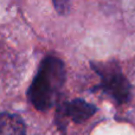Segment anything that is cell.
Here are the masks:
<instances>
[{
	"label": "cell",
	"instance_id": "3957f363",
	"mask_svg": "<svg viewBox=\"0 0 135 135\" xmlns=\"http://www.w3.org/2000/svg\"><path fill=\"white\" fill-rule=\"evenodd\" d=\"M62 113L63 115L74 120L76 123H83L96 113V107L84 100L76 98L74 101L64 103L62 105Z\"/></svg>",
	"mask_w": 135,
	"mask_h": 135
},
{
	"label": "cell",
	"instance_id": "6da1fadb",
	"mask_svg": "<svg viewBox=\"0 0 135 135\" xmlns=\"http://www.w3.org/2000/svg\"><path fill=\"white\" fill-rule=\"evenodd\" d=\"M65 82L64 63L55 56H46L42 61L27 97L38 110H49L55 104Z\"/></svg>",
	"mask_w": 135,
	"mask_h": 135
},
{
	"label": "cell",
	"instance_id": "277c9868",
	"mask_svg": "<svg viewBox=\"0 0 135 135\" xmlns=\"http://www.w3.org/2000/svg\"><path fill=\"white\" fill-rule=\"evenodd\" d=\"M25 123L14 114L0 113V135H25Z\"/></svg>",
	"mask_w": 135,
	"mask_h": 135
},
{
	"label": "cell",
	"instance_id": "5b68a950",
	"mask_svg": "<svg viewBox=\"0 0 135 135\" xmlns=\"http://www.w3.org/2000/svg\"><path fill=\"white\" fill-rule=\"evenodd\" d=\"M56 11L59 14H68L70 11V0H52Z\"/></svg>",
	"mask_w": 135,
	"mask_h": 135
},
{
	"label": "cell",
	"instance_id": "7a4b0ae2",
	"mask_svg": "<svg viewBox=\"0 0 135 135\" xmlns=\"http://www.w3.org/2000/svg\"><path fill=\"white\" fill-rule=\"evenodd\" d=\"M91 68L101 77V84L97 86L117 103H126L131 96V84L115 62L91 63Z\"/></svg>",
	"mask_w": 135,
	"mask_h": 135
}]
</instances>
